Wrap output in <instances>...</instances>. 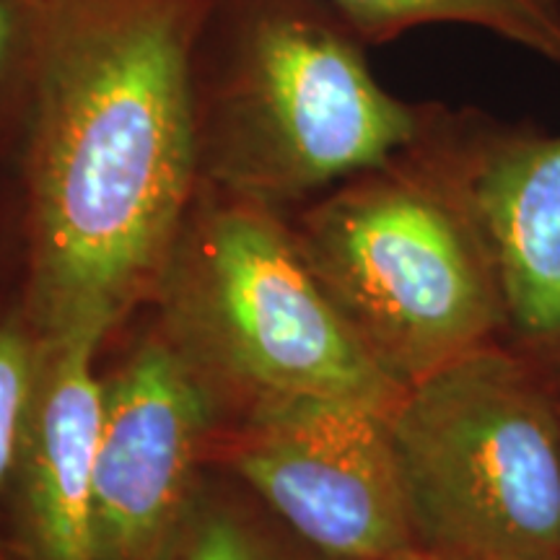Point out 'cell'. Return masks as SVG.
I'll list each match as a JSON object with an SVG mask.
<instances>
[{"label":"cell","instance_id":"6da1fadb","mask_svg":"<svg viewBox=\"0 0 560 560\" xmlns=\"http://www.w3.org/2000/svg\"><path fill=\"white\" fill-rule=\"evenodd\" d=\"M210 0H55L16 153L24 301L94 335L166 276L200 187L192 60Z\"/></svg>","mask_w":560,"mask_h":560},{"label":"cell","instance_id":"7a4b0ae2","mask_svg":"<svg viewBox=\"0 0 560 560\" xmlns=\"http://www.w3.org/2000/svg\"><path fill=\"white\" fill-rule=\"evenodd\" d=\"M330 0H210L192 60L200 182L283 208L376 170L423 125Z\"/></svg>","mask_w":560,"mask_h":560},{"label":"cell","instance_id":"3957f363","mask_svg":"<svg viewBox=\"0 0 560 560\" xmlns=\"http://www.w3.org/2000/svg\"><path fill=\"white\" fill-rule=\"evenodd\" d=\"M299 247L371 359L405 389L503 342L506 306L488 240L439 128L319 195Z\"/></svg>","mask_w":560,"mask_h":560},{"label":"cell","instance_id":"277c9868","mask_svg":"<svg viewBox=\"0 0 560 560\" xmlns=\"http://www.w3.org/2000/svg\"><path fill=\"white\" fill-rule=\"evenodd\" d=\"M170 278L177 350L255 402L330 397L392 412L405 387L371 359L280 208L200 182Z\"/></svg>","mask_w":560,"mask_h":560},{"label":"cell","instance_id":"5b68a950","mask_svg":"<svg viewBox=\"0 0 560 560\" xmlns=\"http://www.w3.org/2000/svg\"><path fill=\"white\" fill-rule=\"evenodd\" d=\"M493 342L405 389L389 425L412 535L441 560H560V402Z\"/></svg>","mask_w":560,"mask_h":560},{"label":"cell","instance_id":"8992f818","mask_svg":"<svg viewBox=\"0 0 560 560\" xmlns=\"http://www.w3.org/2000/svg\"><path fill=\"white\" fill-rule=\"evenodd\" d=\"M389 416L330 397L260 400L236 470L312 548L346 560H389L416 545Z\"/></svg>","mask_w":560,"mask_h":560},{"label":"cell","instance_id":"52a82bcc","mask_svg":"<svg viewBox=\"0 0 560 560\" xmlns=\"http://www.w3.org/2000/svg\"><path fill=\"white\" fill-rule=\"evenodd\" d=\"M208 392L177 348L151 342L102 382L94 452L100 560H170L190 522Z\"/></svg>","mask_w":560,"mask_h":560},{"label":"cell","instance_id":"ba28073f","mask_svg":"<svg viewBox=\"0 0 560 560\" xmlns=\"http://www.w3.org/2000/svg\"><path fill=\"white\" fill-rule=\"evenodd\" d=\"M467 200L499 270L503 342L560 371V132L436 107Z\"/></svg>","mask_w":560,"mask_h":560},{"label":"cell","instance_id":"9c48e42d","mask_svg":"<svg viewBox=\"0 0 560 560\" xmlns=\"http://www.w3.org/2000/svg\"><path fill=\"white\" fill-rule=\"evenodd\" d=\"M100 342L94 335H42L30 423L0 527L11 560H100L94 532Z\"/></svg>","mask_w":560,"mask_h":560},{"label":"cell","instance_id":"30bf717a","mask_svg":"<svg viewBox=\"0 0 560 560\" xmlns=\"http://www.w3.org/2000/svg\"><path fill=\"white\" fill-rule=\"evenodd\" d=\"M369 47L433 24L475 26L560 68V0H330Z\"/></svg>","mask_w":560,"mask_h":560},{"label":"cell","instance_id":"8fae6325","mask_svg":"<svg viewBox=\"0 0 560 560\" xmlns=\"http://www.w3.org/2000/svg\"><path fill=\"white\" fill-rule=\"evenodd\" d=\"M55 0H0V159L16 161Z\"/></svg>","mask_w":560,"mask_h":560},{"label":"cell","instance_id":"7c38bea8","mask_svg":"<svg viewBox=\"0 0 560 560\" xmlns=\"http://www.w3.org/2000/svg\"><path fill=\"white\" fill-rule=\"evenodd\" d=\"M280 524V522H278ZM170 560H346L306 545L291 529L268 527L236 506H195Z\"/></svg>","mask_w":560,"mask_h":560},{"label":"cell","instance_id":"4fadbf2b","mask_svg":"<svg viewBox=\"0 0 560 560\" xmlns=\"http://www.w3.org/2000/svg\"><path fill=\"white\" fill-rule=\"evenodd\" d=\"M39 346L42 335L30 317L24 296L9 306H0V527H3L5 493L30 423ZM0 550H3V535H0Z\"/></svg>","mask_w":560,"mask_h":560},{"label":"cell","instance_id":"5bb4252c","mask_svg":"<svg viewBox=\"0 0 560 560\" xmlns=\"http://www.w3.org/2000/svg\"><path fill=\"white\" fill-rule=\"evenodd\" d=\"M389 560H441L439 556H433V552L418 548V545H412V548L397 552V556H392Z\"/></svg>","mask_w":560,"mask_h":560},{"label":"cell","instance_id":"9a60e30c","mask_svg":"<svg viewBox=\"0 0 560 560\" xmlns=\"http://www.w3.org/2000/svg\"><path fill=\"white\" fill-rule=\"evenodd\" d=\"M0 560H11V558H9V556H5V552H3V550H0Z\"/></svg>","mask_w":560,"mask_h":560}]
</instances>
